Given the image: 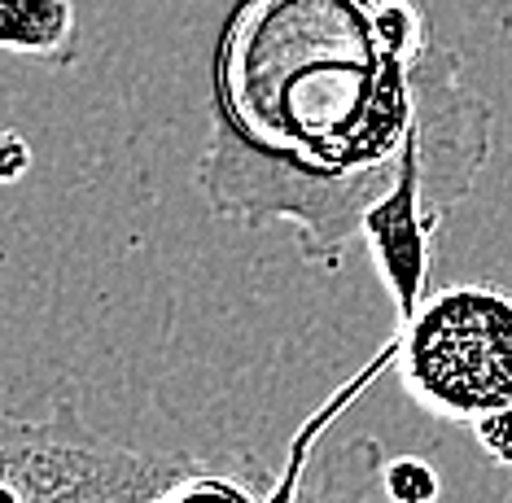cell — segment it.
Wrapping results in <instances>:
<instances>
[{
    "label": "cell",
    "instance_id": "6da1fadb",
    "mask_svg": "<svg viewBox=\"0 0 512 503\" xmlns=\"http://www.w3.org/2000/svg\"><path fill=\"white\" fill-rule=\"evenodd\" d=\"M438 49L416 0H237L215 44V132L197 189L219 219L289 224L337 272L394 184Z\"/></svg>",
    "mask_w": 512,
    "mask_h": 503
},
{
    "label": "cell",
    "instance_id": "7a4b0ae2",
    "mask_svg": "<svg viewBox=\"0 0 512 503\" xmlns=\"http://www.w3.org/2000/svg\"><path fill=\"white\" fill-rule=\"evenodd\" d=\"M403 390L425 412L482 425L512 412V294L451 285L429 294L390 337Z\"/></svg>",
    "mask_w": 512,
    "mask_h": 503
},
{
    "label": "cell",
    "instance_id": "3957f363",
    "mask_svg": "<svg viewBox=\"0 0 512 503\" xmlns=\"http://www.w3.org/2000/svg\"><path fill=\"white\" fill-rule=\"evenodd\" d=\"M184 464L97 434L71 394L40 420L0 407V503H145Z\"/></svg>",
    "mask_w": 512,
    "mask_h": 503
},
{
    "label": "cell",
    "instance_id": "277c9868",
    "mask_svg": "<svg viewBox=\"0 0 512 503\" xmlns=\"http://www.w3.org/2000/svg\"><path fill=\"white\" fill-rule=\"evenodd\" d=\"M381 442L372 434L337 442H289L285 469L272 477L267 503H403L390 490Z\"/></svg>",
    "mask_w": 512,
    "mask_h": 503
},
{
    "label": "cell",
    "instance_id": "5b68a950",
    "mask_svg": "<svg viewBox=\"0 0 512 503\" xmlns=\"http://www.w3.org/2000/svg\"><path fill=\"white\" fill-rule=\"evenodd\" d=\"M0 53L44 66H75V5L71 0H0Z\"/></svg>",
    "mask_w": 512,
    "mask_h": 503
},
{
    "label": "cell",
    "instance_id": "8992f818",
    "mask_svg": "<svg viewBox=\"0 0 512 503\" xmlns=\"http://www.w3.org/2000/svg\"><path fill=\"white\" fill-rule=\"evenodd\" d=\"M267 495L272 477L254 460H241V469H206L189 455V464L149 490L145 503H267Z\"/></svg>",
    "mask_w": 512,
    "mask_h": 503
},
{
    "label": "cell",
    "instance_id": "52a82bcc",
    "mask_svg": "<svg viewBox=\"0 0 512 503\" xmlns=\"http://www.w3.org/2000/svg\"><path fill=\"white\" fill-rule=\"evenodd\" d=\"M477 442H482V451L491 455L495 464H504L512 469V412H499L491 420H482V425H473Z\"/></svg>",
    "mask_w": 512,
    "mask_h": 503
},
{
    "label": "cell",
    "instance_id": "ba28073f",
    "mask_svg": "<svg viewBox=\"0 0 512 503\" xmlns=\"http://www.w3.org/2000/svg\"><path fill=\"white\" fill-rule=\"evenodd\" d=\"M31 149L18 132H0V184H14L18 175H27Z\"/></svg>",
    "mask_w": 512,
    "mask_h": 503
}]
</instances>
